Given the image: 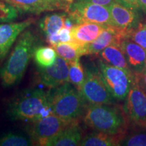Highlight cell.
<instances>
[{
    "instance_id": "obj_23",
    "label": "cell",
    "mask_w": 146,
    "mask_h": 146,
    "mask_svg": "<svg viewBox=\"0 0 146 146\" xmlns=\"http://www.w3.org/2000/svg\"><path fill=\"white\" fill-rule=\"evenodd\" d=\"M69 82L81 92L85 78V72L79 59L69 62Z\"/></svg>"
},
{
    "instance_id": "obj_26",
    "label": "cell",
    "mask_w": 146,
    "mask_h": 146,
    "mask_svg": "<svg viewBox=\"0 0 146 146\" xmlns=\"http://www.w3.org/2000/svg\"><path fill=\"white\" fill-rule=\"evenodd\" d=\"M129 39L146 50V23H140L131 32Z\"/></svg>"
},
{
    "instance_id": "obj_3",
    "label": "cell",
    "mask_w": 146,
    "mask_h": 146,
    "mask_svg": "<svg viewBox=\"0 0 146 146\" xmlns=\"http://www.w3.org/2000/svg\"><path fill=\"white\" fill-rule=\"evenodd\" d=\"M83 120L91 129L110 134H127L129 127L123 108L110 104H90L85 109Z\"/></svg>"
},
{
    "instance_id": "obj_20",
    "label": "cell",
    "mask_w": 146,
    "mask_h": 146,
    "mask_svg": "<svg viewBox=\"0 0 146 146\" xmlns=\"http://www.w3.org/2000/svg\"><path fill=\"white\" fill-rule=\"evenodd\" d=\"M66 17V13L47 14L40 21V29L46 37L58 34L64 27V22Z\"/></svg>"
},
{
    "instance_id": "obj_1",
    "label": "cell",
    "mask_w": 146,
    "mask_h": 146,
    "mask_svg": "<svg viewBox=\"0 0 146 146\" xmlns=\"http://www.w3.org/2000/svg\"><path fill=\"white\" fill-rule=\"evenodd\" d=\"M51 92L41 89L24 91L10 102L7 114L10 119L36 121L53 114L50 102Z\"/></svg>"
},
{
    "instance_id": "obj_12",
    "label": "cell",
    "mask_w": 146,
    "mask_h": 146,
    "mask_svg": "<svg viewBox=\"0 0 146 146\" xmlns=\"http://www.w3.org/2000/svg\"><path fill=\"white\" fill-rule=\"evenodd\" d=\"M10 3L18 11L39 14L44 12L68 10L70 5L64 0H3Z\"/></svg>"
},
{
    "instance_id": "obj_2",
    "label": "cell",
    "mask_w": 146,
    "mask_h": 146,
    "mask_svg": "<svg viewBox=\"0 0 146 146\" xmlns=\"http://www.w3.org/2000/svg\"><path fill=\"white\" fill-rule=\"evenodd\" d=\"M36 38L30 31H24L8 59L0 69V79L4 87H12L23 78L36 48Z\"/></svg>"
},
{
    "instance_id": "obj_31",
    "label": "cell",
    "mask_w": 146,
    "mask_h": 146,
    "mask_svg": "<svg viewBox=\"0 0 146 146\" xmlns=\"http://www.w3.org/2000/svg\"><path fill=\"white\" fill-rule=\"evenodd\" d=\"M80 1H87V2H90L108 7L110 5L112 4L113 2H114L116 0H80Z\"/></svg>"
},
{
    "instance_id": "obj_9",
    "label": "cell",
    "mask_w": 146,
    "mask_h": 146,
    "mask_svg": "<svg viewBox=\"0 0 146 146\" xmlns=\"http://www.w3.org/2000/svg\"><path fill=\"white\" fill-rule=\"evenodd\" d=\"M74 121L75 120H66L54 114H51L32 122L29 127L28 132L33 145L45 146L51 138Z\"/></svg>"
},
{
    "instance_id": "obj_14",
    "label": "cell",
    "mask_w": 146,
    "mask_h": 146,
    "mask_svg": "<svg viewBox=\"0 0 146 146\" xmlns=\"http://www.w3.org/2000/svg\"><path fill=\"white\" fill-rule=\"evenodd\" d=\"M114 26L123 29H135L139 24L138 10L115 1L108 6Z\"/></svg>"
},
{
    "instance_id": "obj_16",
    "label": "cell",
    "mask_w": 146,
    "mask_h": 146,
    "mask_svg": "<svg viewBox=\"0 0 146 146\" xmlns=\"http://www.w3.org/2000/svg\"><path fill=\"white\" fill-rule=\"evenodd\" d=\"M106 25L92 23L75 24L70 29L72 41L81 45H87L97 39Z\"/></svg>"
},
{
    "instance_id": "obj_5",
    "label": "cell",
    "mask_w": 146,
    "mask_h": 146,
    "mask_svg": "<svg viewBox=\"0 0 146 146\" xmlns=\"http://www.w3.org/2000/svg\"><path fill=\"white\" fill-rule=\"evenodd\" d=\"M99 70L106 86L114 99L123 100L134 80L133 71L117 68L100 60Z\"/></svg>"
},
{
    "instance_id": "obj_8",
    "label": "cell",
    "mask_w": 146,
    "mask_h": 146,
    "mask_svg": "<svg viewBox=\"0 0 146 146\" xmlns=\"http://www.w3.org/2000/svg\"><path fill=\"white\" fill-rule=\"evenodd\" d=\"M81 94L89 104H110L114 103V98L109 92L102 77L100 70L87 68Z\"/></svg>"
},
{
    "instance_id": "obj_11",
    "label": "cell",
    "mask_w": 146,
    "mask_h": 146,
    "mask_svg": "<svg viewBox=\"0 0 146 146\" xmlns=\"http://www.w3.org/2000/svg\"><path fill=\"white\" fill-rule=\"evenodd\" d=\"M69 63L58 55L56 61L50 66L39 68L38 80L47 88L54 89L69 82Z\"/></svg>"
},
{
    "instance_id": "obj_7",
    "label": "cell",
    "mask_w": 146,
    "mask_h": 146,
    "mask_svg": "<svg viewBox=\"0 0 146 146\" xmlns=\"http://www.w3.org/2000/svg\"><path fill=\"white\" fill-rule=\"evenodd\" d=\"M123 110L134 129L146 131V93L133 80L125 98Z\"/></svg>"
},
{
    "instance_id": "obj_10",
    "label": "cell",
    "mask_w": 146,
    "mask_h": 146,
    "mask_svg": "<svg viewBox=\"0 0 146 146\" xmlns=\"http://www.w3.org/2000/svg\"><path fill=\"white\" fill-rule=\"evenodd\" d=\"M133 29L107 25L96 39L86 45V55L99 54L104 49L112 44L120 45L123 40L129 39Z\"/></svg>"
},
{
    "instance_id": "obj_6",
    "label": "cell",
    "mask_w": 146,
    "mask_h": 146,
    "mask_svg": "<svg viewBox=\"0 0 146 146\" xmlns=\"http://www.w3.org/2000/svg\"><path fill=\"white\" fill-rule=\"evenodd\" d=\"M67 13L75 24L92 23L114 26L108 7L104 5L77 0L70 5Z\"/></svg>"
},
{
    "instance_id": "obj_19",
    "label": "cell",
    "mask_w": 146,
    "mask_h": 146,
    "mask_svg": "<svg viewBox=\"0 0 146 146\" xmlns=\"http://www.w3.org/2000/svg\"><path fill=\"white\" fill-rule=\"evenodd\" d=\"M99 54L102 61L117 68L133 71L128 64L120 45L116 44L109 45L104 49Z\"/></svg>"
},
{
    "instance_id": "obj_17",
    "label": "cell",
    "mask_w": 146,
    "mask_h": 146,
    "mask_svg": "<svg viewBox=\"0 0 146 146\" xmlns=\"http://www.w3.org/2000/svg\"><path fill=\"white\" fill-rule=\"evenodd\" d=\"M82 139V130L78 125V120H75L51 138L45 146L80 145Z\"/></svg>"
},
{
    "instance_id": "obj_24",
    "label": "cell",
    "mask_w": 146,
    "mask_h": 146,
    "mask_svg": "<svg viewBox=\"0 0 146 146\" xmlns=\"http://www.w3.org/2000/svg\"><path fill=\"white\" fill-rule=\"evenodd\" d=\"M33 145L31 138L23 135L8 133L0 136V146H30Z\"/></svg>"
},
{
    "instance_id": "obj_32",
    "label": "cell",
    "mask_w": 146,
    "mask_h": 146,
    "mask_svg": "<svg viewBox=\"0 0 146 146\" xmlns=\"http://www.w3.org/2000/svg\"><path fill=\"white\" fill-rule=\"evenodd\" d=\"M139 8L143 10L144 13L146 14V0H139Z\"/></svg>"
},
{
    "instance_id": "obj_33",
    "label": "cell",
    "mask_w": 146,
    "mask_h": 146,
    "mask_svg": "<svg viewBox=\"0 0 146 146\" xmlns=\"http://www.w3.org/2000/svg\"><path fill=\"white\" fill-rule=\"evenodd\" d=\"M64 1H67V2H69V3H72L73 1V0H64Z\"/></svg>"
},
{
    "instance_id": "obj_28",
    "label": "cell",
    "mask_w": 146,
    "mask_h": 146,
    "mask_svg": "<svg viewBox=\"0 0 146 146\" xmlns=\"http://www.w3.org/2000/svg\"><path fill=\"white\" fill-rule=\"evenodd\" d=\"M134 79L146 93V67L141 71L133 72Z\"/></svg>"
},
{
    "instance_id": "obj_25",
    "label": "cell",
    "mask_w": 146,
    "mask_h": 146,
    "mask_svg": "<svg viewBox=\"0 0 146 146\" xmlns=\"http://www.w3.org/2000/svg\"><path fill=\"white\" fill-rule=\"evenodd\" d=\"M18 11L6 1L0 0V23H10L17 18Z\"/></svg>"
},
{
    "instance_id": "obj_18",
    "label": "cell",
    "mask_w": 146,
    "mask_h": 146,
    "mask_svg": "<svg viewBox=\"0 0 146 146\" xmlns=\"http://www.w3.org/2000/svg\"><path fill=\"white\" fill-rule=\"evenodd\" d=\"M127 134H110L97 131L82 139L81 146H116L121 145Z\"/></svg>"
},
{
    "instance_id": "obj_15",
    "label": "cell",
    "mask_w": 146,
    "mask_h": 146,
    "mask_svg": "<svg viewBox=\"0 0 146 146\" xmlns=\"http://www.w3.org/2000/svg\"><path fill=\"white\" fill-rule=\"evenodd\" d=\"M120 47L133 72L141 71L146 67V50L130 39L123 40Z\"/></svg>"
},
{
    "instance_id": "obj_21",
    "label": "cell",
    "mask_w": 146,
    "mask_h": 146,
    "mask_svg": "<svg viewBox=\"0 0 146 146\" xmlns=\"http://www.w3.org/2000/svg\"><path fill=\"white\" fill-rule=\"evenodd\" d=\"M53 47L58 56L68 63L86 55V45H79L74 41L59 43Z\"/></svg>"
},
{
    "instance_id": "obj_13",
    "label": "cell",
    "mask_w": 146,
    "mask_h": 146,
    "mask_svg": "<svg viewBox=\"0 0 146 146\" xmlns=\"http://www.w3.org/2000/svg\"><path fill=\"white\" fill-rule=\"evenodd\" d=\"M34 22L33 18H29L19 23L0 25V58L5 57L18 36Z\"/></svg>"
},
{
    "instance_id": "obj_4",
    "label": "cell",
    "mask_w": 146,
    "mask_h": 146,
    "mask_svg": "<svg viewBox=\"0 0 146 146\" xmlns=\"http://www.w3.org/2000/svg\"><path fill=\"white\" fill-rule=\"evenodd\" d=\"M50 102L53 114L66 120H78L86 109L87 102L70 82L54 89Z\"/></svg>"
},
{
    "instance_id": "obj_22",
    "label": "cell",
    "mask_w": 146,
    "mask_h": 146,
    "mask_svg": "<svg viewBox=\"0 0 146 146\" xmlns=\"http://www.w3.org/2000/svg\"><path fill=\"white\" fill-rule=\"evenodd\" d=\"M58 55L52 46H40L35 49L34 60L39 68L50 66L56 61Z\"/></svg>"
},
{
    "instance_id": "obj_30",
    "label": "cell",
    "mask_w": 146,
    "mask_h": 146,
    "mask_svg": "<svg viewBox=\"0 0 146 146\" xmlns=\"http://www.w3.org/2000/svg\"><path fill=\"white\" fill-rule=\"evenodd\" d=\"M116 1L129 8L135 9L137 10L140 9L139 0H116Z\"/></svg>"
},
{
    "instance_id": "obj_27",
    "label": "cell",
    "mask_w": 146,
    "mask_h": 146,
    "mask_svg": "<svg viewBox=\"0 0 146 146\" xmlns=\"http://www.w3.org/2000/svg\"><path fill=\"white\" fill-rule=\"evenodd\" d=\"M121 145L127 146H146V133H138L126 137Z\"/></svg>"
},
{
    "instance_id": "obj_29",
    "label": "cell",
    "mask_w": 146,
    "mask_h": 146,
    "mask_svg": "<svg viewBox=\"0 0 146 146\" xmlns=\"http://www.w3.org/2000/svg\"><path fill=\"white\" fill-rule=\"evenodd\" d=\"M58 39L60 43H67L72 41V35H71L70 29L64 27L58 33Z\"/></svg>"
}]
</instances>
